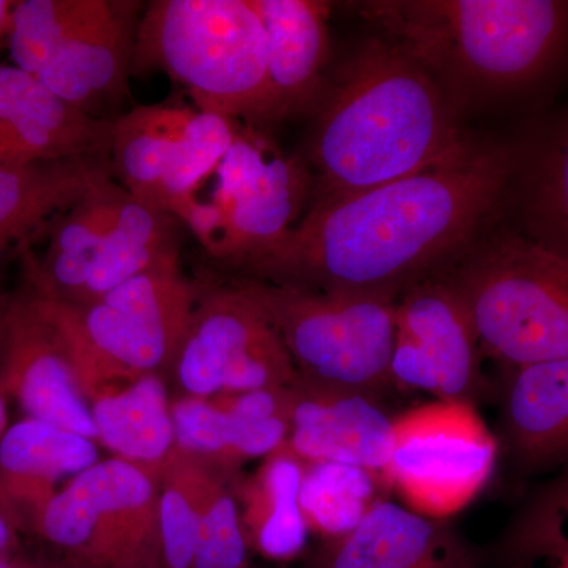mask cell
<instances>
[{"label":"cell","mask_w":568,"mask_h":568,"mask_svg":"<svg viewBox=\"0 0 568 568\" xmlns=\"http://www.w3.org/2000/svg\"><path fill=\"white\" fill-rule=\"evenodd\" d=\"M536 241L568 257V130L541 155L530 183Z\"/></svg>","instance_id":"cell-29"},{"label":"cell","mask_w":568,"mask_h":568,"mask_svg":"<svg viewBox=\"0 0 568 568\" xmlns=\"http://www.w3.org/2000/svg\"><path fill=\"white\" fill-rule=\"evenodd\" d=\"M267 58L250 0H155L138 24L132 71H163L196 110L263 130L278 122Z\"/></svg>","instance_id":"cell-4"},{"label":"cell","mask_w":568,"mask_h":568,"mask_svg":"<svg viewBox=\"0 0 568 568\" xmlns=\"http://www.w3.org/2000/svg\"><path fill=\"white\" fill-rule=\"evenodd\" d=\"M304 463L286 447L267 457L250 487L242 518L248 548L272 560H291L304 551L308 525L301 507Z\"/></svg>","instance_id":"cell-24"},{"label":"cell","mask_w":568,"mask_h":568,"mask_svg":"<svg viewBox=\"0 0 568 568\" xmlns=\"http://www.w3.org/2000/svg\"><path fill=\"white\" fill-rule=\"evenodd\" d=\"M106 173L100 160L0 164V254Z\"/></svg>","instance_id":"cell-23"},{"label":"cell","mask_w":568,"mask_h":568,"mask_svg":"<svg viewBox=\"0 0 568 568\" xmlns=\"http://www.w3.org/2000/svg\"><path fill=\"white\" fill-rule=\"evenodd\" d=\"M241 122L192 108L164 173L159 211L181 220L193 197L220 166Z\"/></svg>","instance_id":"cell-27"},{"label":"cell","mask_w":568,"mask_h":568,"mask_svg":"<svg viewBox=\"0 0 568 568\" xmlns=\"http://www.w3.org/2000/svg\"><path fill=\"white\" fill-rule=\"evenodd\" d=\"M192 108L175 104L136 106L114 121L112 166L123 189L141 203L156 207L175 138Z\"/></svg>","instance_id":"cell-25"},{"label":"cell","mask_w":568,"mask_h":568,"mask_svg":"<svg viewBox=\"0 0 568 568\" xmlns=\"http://www.w3.org/2000/svg\"><path fill=\"white\" fill-rule=\"evenodd\" d=\"M156 503L148 469L115 457L71 478L33 526L69 568H162Z\"/></svg>","instance_id":"cell-11"},{"label":"cell","mask_w":568,"mask_h":568,"mask_svg":"<svg viewBox=\"0 0 568 568\" xmlns=\"http://www.w3.org/2000/svg\"><path fill=\"white\" fill-rule=\"evenodd\" d=\"M174 263V216L141 203L106 173L55 220L47 252L31 263L33 293L62 304H91Z\"/></svg>","instance_id":"cell-6"},{"label":"cell","mask_w":568,"mask_h":568,"mask_svg":"<svg viewBox=\"0 0 568 568\" xmlns=\"http://www.w3.org/2000/svg\"><path fill=\"white\" fill-rule=\"evenodd\" d=\"M443 276L465 302L487 357L508 369L568 357L564 254L489 231Z\"/></svg>","instance_id":"cell-5"},{"label":"cell","mask_w":568,"mask_h":568,"mask_svg":"<svg viewBox=\"0 0 568 568\" xmlns=\"http://www.w3.org/2000/svg\"><path fill=\"white\" fill-rule=\"evenodd\" d=\"M481 355L473 317L444 276L396 298L394 386L474 403L485 386Z\"/></svg>","instance_id":"cell-14"},{"label":"cell","mask_w":568,"mask_h":568,"mask_svg":"<svg viewBox=\"0 0 568 568\" xmlns=\"http://www.w3.org/2000/svg\"><path fill=\"white\" fill-rule=\"evenodd\" d=\"M91 410L97 440L125 462L148 469L175 446L166 387L155 373L129 377L118 390H102Z\"/></svg>","instance_id":"cell-22"},{"label":"cell","mask_w":568,"mask_h":568,"mask_svg":"<svg viewBox=\"0 0 568 568\" xmlns=\"http://www.w3.org/2000/svg\"><path fill=\"white\" fill-rule=\"evenodd\" d=\"M7 420H9V413H7L6 394L0 390V439H2L3 433L7 432V428H9Z\"/></svg>","instance_id":"cell-37"},{"label":"cell","mask_w":568,"mask_h":568,"mask_svg":"<svg viewBox=\"0 0 568 568\" xmlns=\"http://www.w3.org/2000/svg\"><path fill=\"white\" fill-rule=\"evenodd\" d=\"M62 568H69V567L63 566Z\"/></svg>","instance_id":"cell-39"},{"label":"cell","mask_w":568,"mask_h":568,"mask_svg":"<svg viewBox=\"0 0 568 568\" xmlns=\"http://www.w3.org/2000/svg\"><path fill=\"white\" fill-rule=\"evenodd\" d=\"M2 568H62L59 562H48V560H41V562H33L26 558H21L20 555H14Z\"/></svg>","instance_id":"cell-35"},{"label":"cell","mask_w":568,"mask_h":568,"mask_svg":"<svg viewBox=\"0 0 568 568\" xmlns=\"http://www.w3.org/2000/svg\"><path fill=\"white\" fill-rule=\"evenodd\" d=\"M358 13L458 112L536 80L568 40V3L555 0H376Z\"/></svg>","instance_id":"cell-3"},{"label":"cell","mask_w":568,"mask_h":568,"mask_svg":"<svg viewBox=\"0 0 568 568\" xmlns=\"http://www.w3.org/2000/svg\"><path fill=\"white\" fill-rule=\"evenodd\" d=\"M267 37V67L278 121L315 112L328 84V17L332 6L317 0H250Z\"/></svg>","instance_id":"cell-18"},{"label":"cell","mask_w":568,"mask_h":568,"mask_svg":"<svg viewBox=\"0 0 568 568\" xmlns=\"http://www.w3.org/2000/svg\"><path fill=\"white\" fill-rule=\"evenodd\" d=\"M173 362L194 398L286 388L298 376L275 328L242 283L194 304Z\"/></svg>","instance_id":"cell-13"},{"label":"cell","mask_w":568,"mask_h":568,"mask_svg":"<svg viewBox=\"0 0 568 568\" xmlns=\"http://www.w3.org/2000/svg\"><path fill=\"white\" fill-rule=\"evenodd\" d=\"M32 295L65 346L81 390L91 386L89 392L171 364L196 304L179 263L136 276L91 304Z\"/></svg>","instance_id":"cell-7"},{"label":"cell","mask_w":568,"mask_h":568,"mask_svg":"<svg viewBox=\"0 0 568 568\" xmlns=\"http://www.w3.org/2000/svg\"><path fill=\"white\" fill-rule=\"evenodd\" d=\"M312 192L304 159L287 155L263 130L241 123L181 222L213 257L244 267L301 222Z\"/></svg>","instance_id":"cell-9"},{"label":"cell","mask_w":568,"mask_h":568,"mask_svg":"<svg viewBox=\"0 0 568 568\" xmlns=\"http://www.w3.org/2000/svg\"><path fill=\"white\" fill-rule=\"evenodd\" d=\"M18 518L14 517L13 503L0 487V556L17 555Z\"/></svg>","instance_id":"cell-34"},{"label":"cell","mask_w":568,"mask_h":568,"mask_svg":"<svg viewBox=\"0 0 568 568\" xmlns=\"http://www.w3.org/2000/svg\"><path fill=\"white\" fill-rule=\"evenodd\" d=\"M499 396L500 440L515 465L568 459V357L510 369Z\"/></svg>","instance_id":"cell-20"},{"label":"cell","mask_w":568,"mask_h":568,"mask_svg":"<svg viewBox=\"0 0 568 568\" xmlns=\"http://www.w3.org/2000/svg\"><path fill=\"white\" fill-rule=\"evenodd\" d=\"M568 526V459L558 478L538 493L511 530L560 529Z\"/></svg>","instance_id":"cell-32"},{"label":"cell","mask_w":568,"mask_h":568,"mask_svg":"<svg viewBox=\"0 0 568 568\" xmlns=\"http://www.w3.org/2000/svg\"><path fill=\"white\" fill-rule=\"evenodd\" d=\"M474 560L446 521L414 514L381 497L361 525L331 541L325 568H473Z\"/></svg>","instance_id":"cell-19"},{"label":"cell","mask_w":568,"mask_h":568,"mask_svg":"<svg viewBox=\"0 0 568 568\" xmlns=\"http://www.w3.org/2000/svg\"><path fill=\"white\" fill-rule=\"evenodd\" d=\"M376 474L342 463H304L301 507L308 529L334 541L353 532L386 491Z\"/></svg>","instance_id":"cell-26"},{"label":"cell","mask_w":568,"mask_h":568,"mask_svg":"<svg viewBox=\"0 0 568 568\" xmlns=\"http://www.w3.org/2000/svg\"><path fill=\"white\" fill-rule=\"evenodd\" d=\"M298 376L377 396L394 386L395 298L246 280Z\"/></svg>","instance_id":"cell-10"},{"label":"cell","mask_w":568,"mask_h":568,"mask_svg":"<svg viewBox=\"0 0 568 568\" xmlns=\"http://www.w3.org/2000/svg\"><path fill=\"white\" fill-rule=\"evenodd\" d=\"M248 541L237 503L213 488L201 518L193 568H248Z\"/></svg>","instance_id":"cell-30"},{"label":"cell","mask_w":568,"mask_h":568,"mask_svg":"<svg viewBox=\"0 0 568 568\" xmlns=\"http://www.w3.org/2000/svg\"><path fill=\"white\" fill-rule=\"evenodd\" d=\"M114 121L93 118L32 74L0 65V162L100 160L111 153Z\"/></svg>","instance_id":"cell-17"},{"label":"cell","mask_w":568,"mask_h":568,"mask_svg":"<svg viewBox=\"0 0 568 568\" xmlns=\"http://www.w3.org/2000/svg\"><path fill=\"white\" fill-rule=\"evenodd\" d=\"M0 390L17 396L28 417L97 440L69 353L33 295L0 306Z\"/></svg>","instance_id":"cell-15"},{"label":"cell","mask_w":568,"mask_h":568,"mask_svg":"<svg viewBox=\"0 0 568 568\" xmlns=\"http://www.w3.org/2000/svg\"><path fill=\"white\" fill-rule=\"evenodd\" d=\"M286 448L302 463H342L383 473L394 447V417L377 396L297 376L287 388Z\"/></svg>","instance_id":"cell-16"},{"label":"cell","mask_w":568,"mask_h":568,"mask_svg":"<svg viewBox=\"0 0 568 568\" xmlns=\"http://www.w3.org/2000/svg\"><path fill=\"white\" fill-rule=\"evenodd\" d=\"M141 6L115 0H21L11 61L78 110L99 118L126 95Z\"/></svg>","instance_id":"cell-8"},{"label":"cell","mask_w":568,"mask_h":568,"mask_svg":"<svg viewBox=\"0 0 568 568\" xmlns=\"http://www.w3.org/2000/svg\"><path fill=\"white\" fill-rule=\"evenodd\" d=\"M13 6L14 2H10V0H0V41L9 39Z\"/></svg>","instance_id":"cell-36"},{"label":"cell","mask_w":568,"mask_h":568,"mask_svg":"<svg viewBox=\"0 0 568 568\" xmlns=\"http://www.w3.org/2000/svg\"><path fill=\"white\" fill-rule=\"evenodd\" d=\"M511 551L519 556H547L555 560L556 568H568V538L558 536H548L534 538L525 544L515 545Z\"/></svg>","instance_id":"cell-33"},{"label":"cell","mask_w":568,"mask_h":568,"mask_svg":"<svg viewBox=\"0 0 568 568\" xmlns=\"http://www.w3.org/2000/svg\"><path fill=\"white\" fill-rule=\"evenodd\" d=\"M211 485L194 474L174 473L156 503L162 568H193L201 518Z\"/></svg>","instance_id":"cell-28"},{"label":"cell","mask_w":568,"mask_h":568,"mask_svg":"<svg viewBox=\"0 0 568 568\" xmlns=\"http://www.w3.org/2000/svg\"><path fill=\"white\" fill-rule=\"evenodd\" d=\"M511 174L506 148L470 138L416 174L312 205L282 242L242 268L257 282L396 301L446 275L489 233Z\"/></svg>","instance_id":"cell-1"},{"label":"cell","mask_w":568,"mask_h":568,"mask_svg":"<svg viewBox=\"0 0 568 568\" xmlns=\"http://www.w3.org/2000/svg\"><path fill=\"white\" fill-rule=\"evenodd\" d=\"M175 444L201 455H230L231 420L222 405L207 398L182 399L171 406Z\"/></svg>","instance_id":"cell-31"},{"label":"cell","mask_w":568,"mask_h":568,"mask_svg":"<svg viewBox=\"0 0 568 568\" xmlns=\"http://www.w3.org/2000/svg\"><path fill=\"white\" fill-rule=\"evenodd\" d=\"M315 112L308 207L416 174L473 138L428 71L383 36L354 51Z\"/></svg>","instance_id":"cell-2"},{"label":"cell","mask_w":568,"mask_h":568,"mask_svg":"<svg viewBox=\"0 0 568 568\" xmlns=\"http://www.w3.org/2000/svg\"><path fill=\"white\" fill-rule=\"evenodd\" d=\"M497 455L499 440L474 403L435 399L394 417L383 481L414 514L447 521L487 487Z\"/></svg>","instance_id":"cell-12"},{"label":"cell","mask_w":568,"mask_h":568,"mask_svg":"<svg viewBox=\"0 0 568 568\" xmlns=\"http://www.w3.org/2000/svg\"><path fill=\"white\" fill-rule=\"evenodd\" d=\"M99 463V447L69 429L26 417L7 428L0 439V487L11 503L39 510L62 477L78 476Z\"/></svg>","instance_id":"cell-21"},{"label":"cell","mask_w":568,"mask_h":568,"mask_svg":"<svg viewBox=\"0 0 568 568\" xmlns=\"http://www.w3.org/2000/svg\"><path fill=\"white\" fill-rule=\"evenodd\" d=\"M11 558H13V556H10V558H7V556H0V568L6 566V564L9 562Z\"/></svg>","instance_id":"cell-38"}]
</instances>
